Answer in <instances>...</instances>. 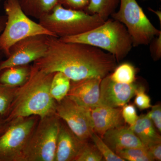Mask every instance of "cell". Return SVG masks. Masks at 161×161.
<instances>
[{"label": "cell", "instance_id": "19", "mask_svg": "<svg viewBox=\"0 0 161 161\" xmlns=\"http://www.w3.org/2000/svg\"><path fill=\"white\" fill-rule=\"evenodd\" d=\"M120 0H90L85 12L91 14H97L104 21L116 11Z\"/></svg>", "mask_w": 161, "mask_h": 161}, {"label": "cell", "instance_id": "27", "mask_svg": "<svg viewBox=\"0 0 161 161\" xmlns=\"http://www.w3.org/2000/svg\"><path fill=\"white\" fill-rule=\"evenodd\" d=\"M122 116L124 121L130 126L132 125L135 123L139 117L134 105L127 104L122 107Z\"/></svg>", "mask_w": 161, "mask_h": 161}, {"label": "cell", "instance_id": "14", "mask_svg": "<svg viewBox=\"0 0 161 161\" xmlns=\"http://www.w3.org/2000/svg\"><path fill=\"white\" fill-rule=\"evenodd\" d=\"M90 110L94 132L101 138L108 130L124 125L120 108L98 106Z\"/></svg>", "mask_w": 161, "mask_h": 161}, {"label": "cell", "instance_id": "21", "mask_svg": "<svg viewBox=\"0 0 161 161\" xmlns=\"http://www.w3.org/2000/svg\"><path fill=\"white\" fill-rule=\"evenodd\" d=\"M112 74H109L111 79L118 83L130 84L135 82L136 71L131 64L124 63L116 66Z\"/></svg>", "mask_w": 161, "mask_h": 161}, {"label": "cell", "instance_id": "3", "mask_svg": "<svg viewBox=\"0 0 161 161\" xmlns=\"http://www.w3.org/2000/svg\"><path fill=\"white\" fill-rule=\"evenodd\" d=\"M59 39L64 42L85 43L98 47L113 55L117 62L127 57L133 47L126 27L112 18L82 34Z\"/></svg>", "mask_w": 161, "mask_h": 161}, {"label": "cell", "instance_id": "28", "mask_svg": "<svg viewBox=\"0 0 161 161\" xmlns=\"http://www.w3.org/2000/svg\"><path fill=\"white\" fill-rule=\"evenodd\" d=\"M90 0H58V4L67 9L85 11Z\"/></svg>", "mask_w": 161, "mask_h": 161}, {"label": "cell", "instance_id": "33", "mask_svg": "<svg viewBox=\"0 0 161 161\" xmlns=\"http://www.w3.org/2000/svg\"><path fill=\"white\" fill-rule=\"evenodd\" d=\"M6 120L3 121L0 119V133L5 129V127H6Z\"/></svg>", "mask_w": 161, "mask_h": 161}, {"label": "cell", "instance_id": "8", "mask_svg": "<svg viewBox=\"0 0 161 161\" xmlns=\"http://www.w3.org/2000/svg\"><path fill=\"white\" fill-rule=\"evenodd\" d=\"M0 136V161H19L36 125L35 116L15 119Z\"/></svg>", "mask_w": 161, "mask_h": 161}, {"label": "cell", "instance_id": "31", "mask_svg": "<svg viewBox=\"0 0 161 161\" xmlns=\"http://www.w3.org/2000/svg\"><path fill=\"white\" fill-rule=\"evenodd\" d=\"M146 148L154 161L161 160V143L152 144Z\"/></svg>", "mask_w": 161, "mask_h": 161}, {"label": "cell", "instance_id": "10", "mask_svg": "<svg viewBox=\"0 0 161 161\" xmlns=\"http://www.w3.org/2000/svg\"><path fill=\"white\" fill-rule=\"evenodd\" d=\"M47 35L31 36L13 45L7 59L0 62V72L11 67L27 65L42 58L48 47Z\"/></svg>", "mask_w": 161, "mask_h": 161}, {"label": "cell", "instance_id": "34", "mask_svg": "<svg viewBox=\"0 0 161 161\" xmlns=\"http://www.w3.org/2000/svg\"><path fill=\"white\" fill-rule=\"evenodd\" d=\"M3 1V0H0V4H1V2Z\"/></svg>", "mask_w": 161, "mask_h": 161}, {"label": "cell", "instance_id": "29", "mask_svg": "<svg viewBox=\"0 0 161 161\" xmlns=\"http://www.w3.org/2000/svg\"><path fill=\"white\" fill-rule=\"evenodd\" d=\"M156 129L161 132V106L160 104L151 107V110L147 114Z\"/></svg>", "mask_w": 161, "mask_h": 161}, {"label": "cell", "instance_id": "12", "mask_svg": "<svg viewBox=\"0 0 161 161\" xmlns=\"http://www.w3.org/2000/svg\"><path fill=\"white\" fill-rule=\"evenodd\" d=\"M102 78H92L78 81L71 80L67 96L76 103L92 109L98 106Z\"/></svg>", "mask_w": 161, "mask_h": 161}, {"label": "cell", "instance_id": "4", "mask_svg": "<svg viewBox=\"0 0 161 161\" xmlns=\"http://www.w3.org/2000/svg\"><path fill=\"white\" fill-rule=\"evenodd\" d=\"M104 20L97 14L64 8L60 4L41 17L39 23L58 38L82 34L100 26Z\"/></svg>", "mask_w": 161, "mask_h": 161}, {"label": "cell", "instance_id": "30", "mask_svg": "<svg viewBox=\"0 0 161 161\" xmlns=\"http://www.w3.org/2000/svg\"><path fill=\"white\" fill-rule=\"evenodd\" d=\"M150 49L153 60H159L161 57V34L150 42Z\"/></svg>", "mask_w": 161, "mask_h": 161}, {"label": "cell", "instance_id": "7", "mask_svg": "<svg viewBox=\"0 0 161 161\" xmlns=\"http://www.w3.org/2000/svg\"><path fill=\"white\" fill-rule=\"evenodd\" d=\"M111 18L122 23L131 36L133 47L148 45L161 34L147 17L136 0H120L119 9Z\"/></svg>", "mask_w": 161, "mask_h": 161}, {"label": "cell", "instance_id": "26", "mask_svg": "<svg viewBox=\"0 0 161 161\" xmlns=\"http://www.w3.org/2000/svg\"><path fill=\"white\" fill-rule=\"evenodd\" d=\"M134 103L140 110H145L152 107L150 97L145 92L144 87L139 86L135 94Z\"/></svg>", "mask_w": 161, "mask_h": 161}, {"label": "cell", "instance_id": "32", "mask_svg": "<svg viewBox=\"0 0 161 161\" xmlns=\"http://www.w3.org/2000/svg\"><path fill=\"white\" fill-rule=\"evenodd\" d=\"M6 21V15L0 14V36L2 33L4 28H5V25ZM2 52L0 51V53Z\"/></svg>", "mask_w": 161, "mask_h": 161}, {"label": "cell", "instance_id": "17", "mask_svg": "<svg viewBox=\"0 0 161 161\" xmlns=\"http://www.w3.org/2000/svg\"><path fill=\"white\" fill-rule=\"evenodd\" d=\"M21 8L28 16L39 20L58 5V0H19Z\"/></svg>", "mask_w": 161, "mask_h": 161}, {"label": "cell", "instance_id": "23", "mask_svg": "<svg viewBox=\"0 0 161 161\" xmlns=\"http://www.w3.org/2000/svg\"><path fill=\"white\" fill-rule=\"evenodd\" d=\"M17 87L0 83V115H5L9 112Z\"/></svg>", "mask_w": 161, "mask_h": 161}, {"label": "cell", "instance_id": "2", "mask_svg": "<svg viewBox=\"0 0 161 161\" xmlns=\"http://www.w3.org/2000/svg\"><path fill=\"white\" fill-rule=\"evenodd\" d=\"M54 74L45 73L34 65L31 66L28 79L17 88L6 121L31 116L42 119L56 114L57 102L50 92Z\"/></svg>", "mask_w": 161, "mask_h": 161}, {"label": "cell", "instance_id": "24", "mask_svg": "<svg viewBox=\"0 0 161 161\" xmlns=\"http://www.w3.org/2000/svg\"><path fill=\"white\" fill-rule=\"evenodd\" d=\"M103 157L94 143L86 141L84 144L75 161H101Z\"/></svg>", "mask_w": 161, "mask_h": 161}, {"label": "cell", "instance_id": "1", "mask_svg": "<svg viewBox=\"0 0 161 161\" xmlns=\"http://www.w3.org/2000/svg\"><path fill=\"white\" fill-rule=\"evenodd\" d=\"M47 43L46 54L33 65L48 74L60 72L72 81L102 79L117 66L113 55L92 45L64 42L53 36H48Z\"/></svg>", "mask_w": 161, "mask_h": 161}, {"label": "cell", "instance_id": "6", "mask_svg": "<svg viewBox=\"0 0 161 161\" xmlns=\"http://www.w3.org/2000/svg\"><path fill=\"white\" fill-rule=\"evenodd\" d=\"M60 119L56 114L40 119L27 141L19 161H55Z\"/></svg>", "mask_w": 161, "mask_h": 161}, {"label": "cell", "instance_id": "20", "mask_svg": "<svg viewBox=\"0 0 161 161\" xmlns=\"http://www.w3.org/2000/svg\"><path fill=\"white\" fill-rule=\"evenodd\" d=\"M70 84V79L66 75L60 72L55 73L51 82L50 92L52 97L57 103L67 96Z\"/></svg>", "mask_w": 161, "mask_h": 161}, {"label": "cell", "instance_id": "16", "mask_svg": "<svg viewBox=\"0 0 161 161\" xmlns=\"http://www.w3.org/2000/svg\"><path fill=\"white\" fill-rule=\"evenodd\" d=\"M130 127L145 148L152 144L161 143V136L147 114L139 116L135 123Z\"/></svg>", "mask_w": 161, "mask_h": 161}, {"label": "cell", "instance_id": "15", "mask_svg": "<svg viewBox=\"0 0 161 161\" xmlns=\"http://www.w3.org/2000/svg\"><path fill=\"white\" fill-rule=\"evenodd\" d=\"M102 138L115 153L124 149L144 147L130 126L124 125L108 130Z\"/></svg>", "mask_w": 161, "mask_h": 161}, {"label": "cell", "instance_id": "13", "mask_svg": "<svg viewBox=\"0 0 161 161\" xmlns=\"http://www.w3.org/2000/svg\"><path fill=\"white\" fill-rule=\"evenodd\" d=\"M86 142L78 138L67 125L60 123L55 161H75Z\"/></svg>", "mask_w": 161, "mask_h": 161}, {"label": "cell", "instance_id": "5", "mask_svg": "<svg viewBox=\"0 0 161 161\" xmlns=\"http://www.w3.org/2000/svg\"><path fill=\"white\" fill-rule=\"evenodd\" d=\"M4 9L6 21L0 36V51L7 58L11 47L24 38L39 35L55 37L39 23L30 19L21 8L19 0H5Z\"/></svg>", "mask_w": 161, "mask_h": 161}, {"label": "cell", "instance_id": "11", "mask_svg": "<svg viewBox=\"0 0 161 161\" xmlns=\"http://www.w3.org/2000/svg\"><path fill=\"white\" fill-rule=\"evenodd\" d=\"M139 86L115 82L109 75L102 79L98 106L113 108L123 107L135 95Z\"/></svg>", "mask_w": 161, "mask_h": 161}, {"label": "cell", "instance_id": "18", "mask_svg": "<svg viewBox=\"0 0 161 161\" xmlns=\"http://www.w3.org/2000/svg\"><path fill=\"white\" fill-rule=\"evenodd\" d=\"M30 70L28 64L6 69L0 75V83L12 87L21 86L28 79Z\"/></svg>", "mask_w": 161, "mask_h": 161}, {"label": "cell", "instance_id": "9", "mask_svg": "<svg viewBox=\"0 0 161 161\" xmlns=\"http://www.w3.org/2000/svg\"><path fill=\"white\" fill-rule=\"evenodd\" d=\"M56 114L81 141H88L94 132L91 110L66 96L57 103Z\"/></svg>", "mask_w": 161, "mask_h": 161}, {"label": "cell", "instance_id": "25", "mask_svg": "<svg viewBox=\"0 0 161 161\" xmlns=\"http://www.w3.org/2000/svg\"><path fill=\"white\" fill-rule=\"evenodd\" d=\"M91 139L93 143L101 153L103 159L107 161H125L120 157L114 151H112L110 147L104 142L103 139L97 133L94 132L92 134Z\"/></svg>", "mask_w": 161, "mask_h": 161}, {"label": "cell", "instance_id": "22", "mask_svg": "<svg viewBox=\"0 0 161 161\" xmlns=\"http://www.w3.org/2000/svg\"><path fill=\"white\" fill-rule=\"evenodd\" d=\"M115 153L125 161H154L145 147L124 149L117 151Z\"/></svg>", "mask_w": 161, "mask_h": 161}]
</instances>
